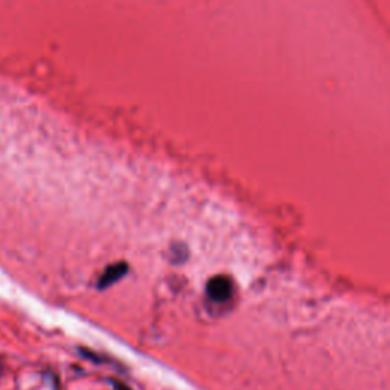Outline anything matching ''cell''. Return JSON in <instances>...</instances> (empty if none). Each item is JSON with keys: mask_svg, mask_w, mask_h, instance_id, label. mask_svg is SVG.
Returning <instances> with one entry per match:
<instances>
[{"mask_svg": "<svg viewBox=\"0 0 390 390\" xmlns=\"http://www.w3.org/2000/svg\"><path fill=\"white\" fill-rule=\"evenodd\" d=\"M206 293L210 301L214 302H226L229 301L233 293V283L228 276L218 274L210 278L206 285Z\"/></svg>", "mask_w": 390, "mask_h": 390, "instance_id": "6da1fadb", "label": "cell"}, {"mask_svg": "<svg viewBox=\"0 0 390 390\" xmlns=\"http://www.w3.org/2000/svg\"><path fill=\"white\" fill-rule=\"evenodd\" d=\"M129 270H130V267L125 261H119V262H116V264L109 266L104 270V273L101 274V278H99L96 287L99 290H105V288L111 287L113 283H116L118 281L122 279L124 276L129 273Z\"/></svg>", "mask_w": 390, "mask_h": 390, "instance_id": "7a4b0ae2", "label": "cell"}, {"mask_svg": "<svg viewBox=\"0 0 390 390\" xmlns=\"http://www.w3.org/2000/svg\"><path fill=\"white\" fill-rule=\"evenodd\" d=\"M188 258V249L184 244H173L171 246V261L174 264H182Z\"/></svg>", "mask_w": 390, "mask_h": 390, "instance_id": "3957f363", "label": "cell"}, {"mask_svg": "<svg viewBox=\"0 0 390 390\" xmlns=\"http://www.w3.org/2000/svg\"><path fill=\"white\" fill-rule=\"evenodd\" d=\"M110 382L113 384V389H115V390H133V389H130L127 384H124V382H120V381H118V380H113V378H111Z\"/></svg>", "mask_w": 390, "mask_h": 390, "instance_id": "277c9868", "label": "cell"}, {"mask_svg": "<svg viewBox=\"0 0 390 390\" xmlns=\"http://www.w3.org/2000/svg\"><path fill=\"white\" fill-rule=\"evenodd\" d=\"M0 373H2V365H0Z\"/></svg>", "mask_w": 390, "mask_h": 390, "instance_id": "5b68a950", "label": "cell"}]
</instances>
